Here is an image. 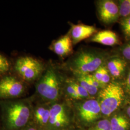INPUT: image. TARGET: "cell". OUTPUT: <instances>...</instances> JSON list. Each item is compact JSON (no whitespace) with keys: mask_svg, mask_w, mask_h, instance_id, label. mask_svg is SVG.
<instances>
[{"mask_svg":"<svg viewBox=\"0 0 130 130\" xmlns=\"http://www.w3.org/2000/svg\"><path fill=\"white\" fill-rule=\"evenodd\" d=\"M130 64V40L121 45L116 53Z\"/></svg>","mask_w":130,"mask_h":130,"instance_id":"19","label":"cell"},{"mask_svg":"<svg viewBox=\"0 0 130 130\" xmlns=\"http://www.w3.org/2000/svg\"><path fill=\"white\" fill-rule=\"evenodd\" d=\"M27 130H36V129H34V128H29V129H28Z\"/></svg>","mask_w":130,"mask_h":130,"instance_id":"26","label":"cell"},{"mask_svg":"<svg viewBox=\"0 0 130 130\" xmlns=\"http://www.w3.org/2000/svg\"><path fill=\"white\" fill-rule=\"evenodd\" d=\"M71 79V81L73 86H74L75 89H76L77 92L78 93L79 98H87L89 97L90 95L88 92L85 89L83 88L81 85L78 84L74 79Z\"/></svg>","mask_w":130,"mask_h":130,"instance_id":"21","label":"cell"},{"mask_svg":"<svg viewBox=\"0 0 130 130\" xmlns=\"http://www.w3.org/2000/svg\"><path fill=\"white\" fill-rule=\"evenodd\" d=\"M14 68L19 76L27 81L37 79L44 71L40 61L29 56L19 58L15 62Z\"/></svg>","mask_w":130,"mask_h":130,"instance_id":"4","label":"cell"},{"mask_svg":"<svg viewBox=\"0 0 130 130\" xmlns=\"http://www.w3.org/2000/svg\"><path fill=\"white\" fill-rule=\"evenodd\" d=\"M112 130H127L129 123L125 118L122 115H116L110 121Z\"/></svg>","mask_w":130,"mask_h":130,"instance_id":"15","label":"cell"},{"mask_svg":"<svg viewBox=\"0 0 130 130\" xmlns=\"http://www.w3.org/2000/svg\"><path fill=\"white\" fill-rule=\"evenodd\" d=\"M96 9L99 20L109 25L116 23L120 18L118 4L112 0H100L96 2Z\"/></svg>","mask_w":130,"mask_h":130,"instance_id":"7","label":"cell"},{"mask_svg":"<svg viewBox=\"0 0 130 130\" xmlns=\"http://www.w3.org/2000/svg\"><path fill=\"white\" fill-rule=\"evenodd\" d=\"M120 25L122 33L127 41L130 40V16L121 19Z\"/></svg>","mask_w":130,"mask_h":130,"instance_id":"18","label":"cell"},{"mask_svg":"<svg viewBox=\"0 0 130 130\" xmlns=\"http://www.w3.org/2000/svg\"><path fill=\"white\" fill-rule=\"evenodd\" d=\"M35 117L38 122L41 124H46L49 121L50 109L39 107L35 111Z\"/></svg>","mask_w":130,"mask_h":130,"instance_id":"16","label":"cell"},{"mask_svg":"<svg viewBox=\"0 0 130 130\" xmlns=\"http://www.w3.org/2000/svg\"><path fill=\"white\" fill-rule=\"evenodd\" d=\"M124 98L123 86L119 82L111 81L99 93L101 113L106 116L111 115L120 107Z\"/></svg>","mask_w":130,"mask_h":130,"instance_id":"2","label":"cell"},{"mask_svg":"<svg viewBox=\"0 0 130 130\" xmlns=\"http://www.w3.org/2000/svg\"><path fill=\"white\" fill-rule=\"evenodd\" d=\"M24 87L19 80L12 76H6L0 80V97H18L23 93Z\"/></svg>","mask_w":130,"mask_h":130,"instance_id":"8","label":"cell"},{"mask_svg":"<svg viewBox=\"0 0 130 130\" xmlns=\"http://www.w3.org/2000/svg\"><path fill=\"white\" fill-rule=\"evenodd\" d=\"M112 81L119 82L124 80L129 69L130 64L117 53L111 54L105 64Z\"/></svg>","mask_w":130,"mask_h":130,"instance_id":"6","label":"cell"},{"mask_svg":"<svg viewBox=\"0 0 130 130\" xmlns=\"http://www.w3.org/2000/svg\"><path fill=\"white\" fill-rule=\"evenodd\" d=\"M73 42L70 35V31L52 44V50L60 57L70 55L73 51Z\"/></svg>","mask_w":130,"mask_h":130,"instance_id":"11","label":"cell"},{"mask_svg":"<svg viewBox=\"0 0 130 130\" xmlns=\"http://www.w3.org/2000/svg\"><path fill=\"white\" fill-rule=\"evenodd\" d=\"M124 80V87H123V88L124 89V91H125L126 92L130 95V67Z\"/></svg>","mask_w":130,"mask_h":130,"instance_id":"24","label":"cell"},{"mask_svg":"<svg viewBox=\"0 0 130 130\" xmlns=\"http://www.w3.org/2000/svg\"><path fill=\"white\" fill-rule=\"evenodd\" d=\"M9 69V63L7 59L0 54V74L6 72Z\"/></svg>","mask_w":130,"mask_h":130,"instance_id":"23","label":"cell"},{"mask_svg":"<svg viewBox=\"0 0 130 130\" xmlns=\"http://www.w3.org/2000/svg\"><path fill=\"white\" fill-rule=\"evenodd\" d=\"M90 41L110 46L116 45L120 43L119 38L116 33L110 30L98 31L91 37Z\"/></svg>","mask_w":130,"mask_h":130,"instance_id":"12","label":"cell"},{"mask_svg":"<svg viewBox=\"0 0 130 130\" xmlns=\"http://www.w3.org/2000/svg\"><path fill=\"white\" fill-rule=\"evenodd\" d=\"M121 19L130 16V0H121L118 3Z\"/></svg>","mask_w":130,"mask_h":130,"instance_id":"17","label":"cell"},{"mask_svg":"<svg viewBox=\"0 0 130 130\" xmlns=\"http://www.w3.org/2000/svg\"><path fill=\"white\" fill-rule=\"evenodd\" d=\"M109 51L94 48H83L76 52L64 64L73 75L90 74L105 65L111 55Z\"/></svg>","mask_w":130,"mask_h":130,"instance_id":"1","label":"cell"},{"mask_svg":"<svg viewBox=\"0 0 130 130\" xmlns=\"http://www.w3.org/2000/svg\"><path fill=\"white\" fill-rule=\"evenodd\" d=\"M94 130H112L110 122L107 120L99 121Z\"/></svg>","mask_w":130,"mask_h":130,"instance_id":"22","label":"cell"},{"mask_svg":"<svg viewBox=\"0 0 130 130\" xmlns=\"http://www.w3.org/2000/svg\"><path fill=\"white\" fill-rule=\"evenodd\" d=\"M126 112H127V113L128 116L129 117V118H130V104L127 107Z\"/></svg>","mask_w":130,"mask_h":130,"instance_id":"25","label":"cell"},{"mask_svg":"<svg viewBox=\"0 0 130 130\" xmlns=\"http://www.w3.org/2000/svg\"><path fill=\"white\" fill-rule=\"evenodd\" d=\"M52 125L61 127L68 122L65 107L59 104L53 105L50 109V119L49 121Z\"/></svg>","mask_w":130,"mask_h":130,"instance_id":"13","label":"cell"},{"mask_svg":"<svg viewBox=\"0 0 130 130\" xmlns=\"http://www.w3.org/2000/svg\"><path fill=\"white\" fill-rule=\"evenodd\" d=\"M69 31L73 44L75 45L92 37L98 32V29L95 27L83 24L72 25Z\"/></svg>","mask_w":130,"mask_h":130,"instance_id":"10","label":"cell"},{"mask_svg":"<svg viewBox=\"0 0 130 130\" xmlns=\"http://www.w3.org/2000/svg\"><path fill=\"white\" fill-rule=\"evenodd\" d=\"M66 83H67V86H66V90L68 95L72 99H76V100L80 99V98H79L76 89L73 86L71 81V79H68L66 81Z\"/></svg>","mask_w":130,"mask_h":130,"instance_id":"20","label":"cell"},{"mask_svg":"<svg viewBox=\"0 0 130 130\" xmlns=\"http://www.w3.org/2000/svg\"><path fill=\"white\" fill-rule=\"evenodd\" d=\"M42 75L36 86L38 93L46 100L55 101L60 94V75L55 68L50 66Z\"/></svg>","mask_w":130,"mask_h":130,"instance_id":"3","label":"cell"},{"mask_svg":"<svg viewBox=\"0 0 130 130\" xmlns=\"http://www.w3.org/2000/svg\"><path fill=\"white\" fill-rule=\"evenodd\" d=\"M30 114L28 106L22 102L14 103L10 106L7 111V118L10 127L20 128L28 123Z\"/></svg>","mask_w":130,"mask_h":130,"instance_id":"5","label":"cell"},{"mask_svg":"<svg viewBox=\"0 0 130 130\" xmlns=\"http://www.w3.org/2000/svg\"><path fill=\"white\" fill-rule=\"evenodd\" d=\"M73 76H74L73 79L75 80L86 90L90 96H93L98 93L99 89L93 86L87 79L86 75Z\"/></svg>","mask_w":130,"mask_h":130,"instance_id":"14","label":"cell"},{"mask_svg":"<svg viewBox=\"0 0 130 130\" xmlns=\"http://www.w3.org/2000/svg\"><path fill=\"white\" fill-rule=\"evenodd\" d=\"M78 109L80 118L87 122L98 119L101 112L99 103L94 99H89L82 103Z\"/></svg>","mask_w":130,"mask_h":130,"instance_id":"9","label":"cell"}]
</instances>
